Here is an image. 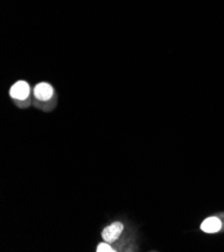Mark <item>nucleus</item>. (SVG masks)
<instances>
[{
	"instance_id": "nucleus-2",
	"label": "nucleus",
	"mask_w": 224,
	"mask_h": 252,
	"mask_svg": "<svg viewBox=\"0 0 224 252\" xmlns=\"http://www.w3.org/2000/svg\"><path fill=\"white\" fill-rule=\"evenodd\" d=\"M34 96L39 102L46 103L48 100H51L55 94L54 88L47 84V83H40L35 86L33 90Z\"/></svg>"
},
{
	"instance_id": "nucleus-1",
	"label": "nucleus",
	"mask_w": 224,
	"mask_h": 252,
	"mask_svg": "<svg viewBox=\"0 0 224 252\" xmlns=\"http://www.w3.org/2000/svg\"><path fill=\"white\" fill-rule=\"evenodd\" d=\"M11 97L13 99L19 100V102H24V100H27L30 95H31V87L30 85L24 82V81H19L17 83H15L9 92Z\"/></svg>"
},
{
	"instance_id": "nucleus-3",
	"label": "nucleus",
	"mask_w": 224,
	"mask_h": 252,
	"mask_svg": "<svg viewBox=\"0 0 224 252\" xmlns=\"http://www.w3.org/2000/svg\"><path fill=\"white\" fill-rule=\"evenodd\" d=\"M124 230V225L121 222H115L107 227L102 232V237L106 242H115L122 234Z\"/></svg>"
},
{
	"instance_id": "nucleus-5",
	"label": "nucleus",
	"mask_w": 224,
	"mask_h": 252,
	"mask_svg": "<svg viewBox=\"0 0 224 252\" xmlns=\"http://www.w3.org/2000/svg\"><path fill=\"white\" fill-rule=\"evenodd\" d=\"M97 252H114L115 250L112 248V246L108 243H99L96 247Z\"/></svg>"
},
{
	"instance_id": "nucleus-4",
	"label": "nucleus",
	"mask_w": 224,
	"mask_h": 252,
	"mask_svg": "<svg viewBox=\"0 0 224 252\" xmlns=\"http://www.w3.org/2000/svg\"><path fill=\"white\" fill-rule=\"evenodd\" d=\"M222 227V222L217 217H208L202 223L200 228L205 233H217Z\"/></svg>"
}]
</instances>
